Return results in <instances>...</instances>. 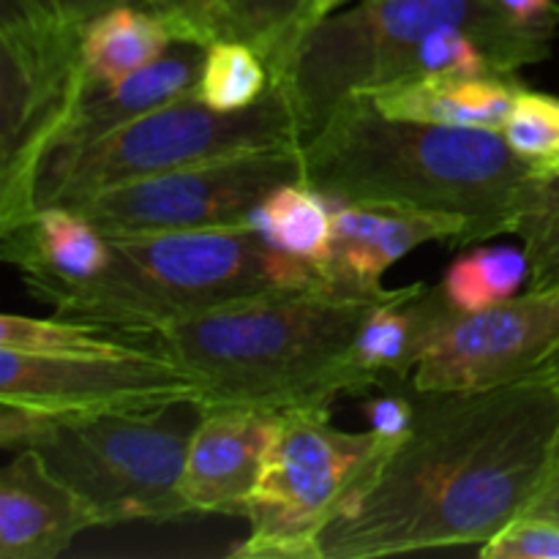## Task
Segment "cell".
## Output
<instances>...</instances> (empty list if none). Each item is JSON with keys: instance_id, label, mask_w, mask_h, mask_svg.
I'll list each match as a JSON object with an SVG mask.
<instances>
[{"instance_id": "cell-10", "label": "cell", "mask_w": 559, "mask_h": 559, "mask_svg": "<svg viewBox=\"0 0 559 559\" xmlns=\"http://www.w3.org/2000/svg\"><path fill=\"white\" fill-rule=\"evenodd\" d=\"M304 180L300 145L265 147L189 164L91 197L74 211L107 238L254 227L251 213L273 189Z\"/></svg>"}, {"instance_id": "cell-7", "label": "cell", "mask_w": 559, "mask_h": 559, "mask_svg": "<svg viewBox=\"0 0 559 559\" xmlns=\"http://www.w3.org/2000/svg\"><path fill=\"white\" fill-rule=\"evenodd\" d=\"M200 404L151 413L49 415L31 451L63 480L98 524L175 522L191 516L180 491Z\"/></svg>"}, {"instance_id": "cell-30", "label": "cell", "mask_w": 559, "mask_h": 559, "mask_svg": "<svg viewBox=\"0 0 559 559\" xmlns=\"http://www.w3.org/2000/svg\"><path fill=\"white\" fill-rule=\"evenodd\" d=\"M500 5L516 25L557 36L559 0H500Z\"/></svg>"}, {"instance_id": "cell-14", "label": "cell", "mask_w": 559, "mask_h": 559, "mask_svg": "<svg viewBox=\"0 0 559 559\" xmlns=\"http://www.w3.org/2000/svg\"><path fill=\"white\" fill-rule=\"evenodd\" d=\"M445 240L467 246V224L462 218L435 216L388 205H333L331 257L322 265L325 293L385 295L382 276L391 265L418 246Z\"/></svg>"}, {"instance_id": "cell-24", "label": "cell", "mask_w": 559, "mask_h": 559, "mask_svg": "<svg viewBox=\"0 0 559 559\" xmlns=\"http://www.w3.org/2000/svg\"><path fill=\"white\" fill-rule=\"evenodd\" d=\"M142 342L145 338L134 333L60 314L55 320L22 314L0 317V347L27 355H115L140 347Z\"/></svg>"}, {"instance_id": "cell-8", "label": "cell", "mask_w": 559, "mask_h": 559, "mask_svg": "<svg viewBox=\"0 0 559 559\" xmlns=\"http://www.w3.org/2000/svg\"><path fill=\"white\" fill-rule=\"evenodd\" d=\"M399 442L377 431H344L331 407L278 413L260 480L249 500L240 559H320L322 533Z\"/></svg>"}, {"instance_id": "cell-19", "label": "cell", "mask_w": 559, "mask_h": 559, "mask_svg": "<svg viewBox=\"0 0 559 559\" xmlns=\"http://www.w3.org/2000/svg\"><path fill=\"white\" fill-rule=\"evenodd\" d=\"M0 254L36 293L96 278L112 260V243L80 211L49 205L38 207L22 227L0 233Z\"/></svg>"}, {"instance_id": "cell-5", "label": "cell", "mask_w": 559, "mask_h": 559, "mask_svg": "<svg viewBox=\"0 0 559 559\" xmlns=\"http://www.w3.org/2000/svg\"><path fill=\"white\" fill-rule=\"evenodd\" d=\"M445 25L480 38L508 74L549 58L555 38L516 25L500 0H360L317 22L273 85L287 91L306 140L344 98L396 82L409 49Z\"/></svg>"}, {"instance_id": "cell-20", "label": "cell", "mask_w": 559, "mask_h": 559, "mask_svg": "<svg viewBox=\"0 0 559 559\" xmlns=\"http://www.w3.org/2000/svg\"><path fill=\"white\" fill-rule=\"evenodd\" d=\"M451 309L440 284H409L377 304L353 347L355 366L371 388L385 380L409 382L426 344Z\"/></svg>"}, {"instance_id": "cell-1", "label": "cell", "mask_w": 559, "mask_h": 559, "mask_svg": "<svg viewBox=\"0 0 559 559\" xmlns=\"http://www.w3.org/2000/svg\"><path fill=\"white\" fill-rule=\"evenodd\" d=\"M413 393V429L328 524L320 559L486 544L522 516L557 456L559 391L544 377Z\"/></svg>"}, {"instance_id": "cell-31", "label": "cell", "mask_w": 559, "mask_h": 559, "mask_svg": "<svg viewBox=\"0 0 559 559\" xmlns=\"http://www.w3.org/2000/svg\"><path fill=\"white\" fill-rule=\"evenodd\" d=\"M524 516H535V519H544V522L559 524V451L557 456L551 459L544 478H540L533 500H530L527 508H524Z\"/></svg>"}, {"instance_id": "cell-3", "label": "cell", "mask_w": 559, "mask_h": 559, "mask_svg": "<svg viewBox=\"0 0 559 559\" xmlns=\"http://www.w3.org/2000/svg\"><path fill=\"white\" fill-rule=\"evenodd\" d=\"M393 295L267 293L158 328L145 342L197 382L200 407H331L344 393L371 391L353 347Z\"/></svg>"}, {"instance_id": "cell-16", "label": "cell", "mask_w": 559, "mask_h": 559, "mask_svg": "<svg viewBox=\"0 0 559 559\" xmlns=\"http://www.w3.org/2000/svg\"><path fill=\"white\" fill-rule=\"evenodd\" d=\"M311 0H142L169 27L175 41L211 47L216 41L251 44L278 82L304 38Z\"/></svg>"}, {"instance_id": "cell-11", "label": "cell", "mask_w": 559, "mask_h": 559, "mask_svg": "<svg viewBox=\"0 0 559 559\" xmlns=\"http://www.w3.org/2000/svg\"><path fill=\"white\" fill-rule=\"evenodd\" d=\"M0 402L47 415L151 413L197 404V382L151 342L115 355H27L0 347Z\"/></svg>"}, {"instance_id": "cell-2", "label": "cell", "mask_w": 559, "mask_h": 559, "mask_svg": "<svg viewBox=\"0 0 559 559\" xmlns=\"http://www.w3.org/2000/svg\"><path fill=\"white\" fill-rule=\"evenodd\" d=\"M304 183L333 205H388L462 218L467 246L516 233L533 164L502 131L418 123L382 115L366 96L344 98L306 136Z\"/></svg>"}, {"instance_id": "cell-28", "label": "cell", "mask_w": 559, "mask_h": 559, "mask_svg": "<svg viewBox=\"0 0 559 559\" xmlns=\"http://www.w3.org/2000/svg\"><path fill=\"white\" fill-rule=\"evenodd\" d=\"M484 559H559V524L516 516L478 546Z\"/></svg>"}, {"instance_id": "cell-17", "label": "cell", "mask_w": 559, "mask_h": 559, "mask_svg": "<svg viewBox=\"0 0 559 559\" xmlns=\"http://www.w3.org/2000/svg\"><path fill=\"white\" fill-rule=\"evenodd\" d=\"M202 60H205V47L191 41H175L164 58H158L147 69L123 76V80L98 82L87 76L74 109L60 126L55 140L49 142L44 158L55 156V153L80 151L118 126L189 93L200 80Z\"/></svg>"}, {"instance_id": "cell-23", "label": "cell", "mask_w": 559, "mask_h": 559, "mask_svg": "<svg viewBox=\"0 0 559 559\" xmlns=\"http://www.w3.org/2000/svg\"><path fill=\"white\" fill-rule=\"evenodd\" d=\"M530 284V260L516 246H484L448 265L440 289L456 311H480L516 298Z\"/></svg>"}, {"instance_id": "cell-33", "label": "cell", "mask_w": 559, "mask_h": 559, "mask_svg": "<svg viewBox=\"0 0 559 559\" xmlns=\"http://www.w3.org/2000/svg\"><path fill=\"white\" fill-rule=\"evenodd\" d=\"M347 3V0H311L309 9H306V20H304V36L311 31V27L317 25L320 20H325V16L336 14V9H342V5ZM304 41V38H300Z\"/></svg>"}, {"instance_id": "cell-29", "label": "cell", "mask_w": 559, "mask_h": 559, "mask_svg": "<svg viewBox=\"0 0 559 559\" xmlns=\"http://www.w3.org/2000/svg\"><path fill=\"white\" fill-rule=\"evenodd\" d=\"M369 429L391 442H402L415 420V393H385L364 407Z\"/></svg>"}, {"instance_id": "cell-32", "label": "cell", "mask_w": 559, "mask_h": 559, "mask_svg": "<svg viewBox=\"0 0 559 559\" xmlns=\"http://www.w3.org/2000/svg\"><path fill=\"white\" fill-rule=\"evenodd\" d=\"M49 3L55 5V11H58L63 20L74 22V25H85L87 20H93V16L102 14V11L112 9V5H123V3L142 5V0H49Z\"/></svg>"}, {"instance_id": "cell-13", "label": "cell", "mask_w": 559, "mask_h": 559, "mask_svg": "<svg viewBox=\"0 0 559 559\" xmlns=\"http://www.w3.org/2000/svg\"><path fill=\"white\" fill-rule=\"evenodd\" d=\"M278 413L260 407H200L186 451L183 491L191 513L246 519Z\"/></svg>"}, {"instance_id": "cell-27", "label": "cell", "mask_w": 559, "mask_h": 559, "mask_svg": "<svg viewBox=\"0 0 559 559\" xmlns=\"http://www.w3.org/2000/svg\"><path fill=\"white\" fill-rule=\"evenodd\" d=\"M508 145L527 158L544 164L559 156V98L551 93L522 87L502 129Z\"/></svg>"}, {"instance_id": "cell-21", "label": "cell", "mask_w": 559, "mask_h": 559, "mask_svg": "<svg viewBox=\"0 0 559 559\" xmlns=\"http://www.w3.org/2000/svg\"><path fill=\"white\" fill-rule=\"evenodd\" d=\"M175 38L153 11L140 3L112 5L82 27V58L91 80L112 82L147 69L167 55Z\"/></svg>"}, {"instance_id": "cell-22", "label": "cell", "mask_w": 559, "mask_h": 559, "mask_svg": "<svg viewBox=\"0 0 559 559\" xmlns=\"http://www.w3.org/2000/svg\"><path fill=\"white\" fill-rule=\"evenodd\" d=\"M257 233L289 257L325 265L333 243V202L304 180L273 189L251 213Z\"/></svg>"}, {"instance_id": "cell-4", "label": "cell", "mask_w": 559, "mask_h": 559, "mask_svg": "<svg viewBox=\"0 0 559 559\" xmlns=\"http://www.w3.org/2000/svg\"><path fill=\"white\" fill-rule=\"evenodd\" d=\"M109 243L112 260L96 278L33 295L60 317L145 338L257 295L325 289L320 265L273 249L254 227L126 235Z\"/></svg>"}, {"instance_id": "cell-15", "label": "cell", "mask_w": 559, "mask_h": 559, "mask_svg": "<svg viewBox=\"0 0 559 559\" xmlns=\"http://www.w3.org/2000/svg\"><path fill=\"white\" fill-rule=\"evenodd\" d=\"M93 527H102L96 513L36 451L11 453L0 469V559H55Z\"/></svg>"}, {"instance_id": "cell-6", "label": "cell", "mask_w": 559, "mask_h": 559, "mask_svg": "<svg viewBox=\"0 0 559 559\" xmlns=\"http://www.w3.org/2000/svg\"><path fill=\"white\" fill-rule=\"evenodd\" d=\"M194 87L80 151L44 158L33 186L36 211L76 207L115 186L211 158L304 145L298 115L282 85H273L262 102L238 112L207 107Z\"/></svg>"}, {"instance_id": "cell-9", "label": "cell", "mask_w": 559, "mask_h": 559, "mask_svg": "<svg viewBox=\"0 0 559 559\" xmlns=\"http://www.w3.org/2000/svg\"><path fill=\"white\" fill-rule=\"evenodd\" d=\"M82 27L49 11L0 14V233L36 213V173L87 82Z\"/></svg>"}, {"instance_id": "cell-26", "label": "cell", "mask_w": 559, "mask_h": 559, "mask_svg": "<svg viewBox=\"0 0 559 559\" xmlns=\"http://www.w3.org/2000/svg\"><path fill=\"white\" fill-rule=\"evenodd\" d=\"M513 235L530 260V293L559 289V175L533 178Z\"/></svg>"}, {"instance_id": "cell-25", "label": "cell", "mask_w": 559, "mask_h": 559, "mask_svg": "<svg viewBox=\"0 0 559 559\" xmlns=\"http://www.w3.org/2000/svg\"><path fill=\"white\" fill-rule=\"evenodd\" d=\"M271 87V69L251 44L216 41L205 47V60L194 91L207 107L222 112L249 109L262 102Z\"/></svg>"}, {"instance_id": "cell-34", "label": "cell", "mask_w": 559, "mask_h": 559, "mask_svg": "<svg viewBox=\"0 0 559 559\" xmlns=\"http://www.w3.org/2000/svg\"><path fill=\"white\" fill-rule=\"evenodd\" d=\"M533 377H544V380H549L551 385H555L557 391H559V353L551 355V358L546 360V364L540 366V369H535Z\"/></svg>"}, {"instance_id": "cell-12", "label": "cell", "mask_w": 559, "mask_h": 559, "mask_svg": "<svg viewBox=\"0 0 559 559\" xmlns=\"http://www.w3.org/2000/svg\"><path fill=\"white\" fill-rule=\"evenodd\" d=\"M559 353V289L524 293L480 311H448L426 344L409 388L475 393L511 385Z\"/></svg>"}, {"instance_id": "cell-18", "label": "cell", "mask_w": 559, "mask_h": 559, "mask_svg": "<svg viewBox=\"0 0 559 559\" xmlns=\"http://www.w3.org/2000/svg\"><path fill=\"white\" fill-rule=\"evenodd\" d=\"M522 87L519 74H426L369 87L360 96L388 118L502 131Z\"/></svg>"}]
</instances>
